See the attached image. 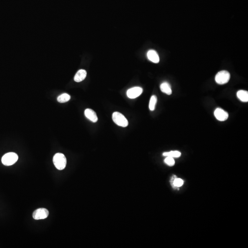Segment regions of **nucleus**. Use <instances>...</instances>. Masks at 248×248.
<instances>
[{"label":"nucleus","instance_id":"nucleus-8","mask_svg":"<svg viewBox=\"0 0 248 248\" xmlns=\"http://www.w3.org/2000/svg\"><path fill=\"white\" fill-rule=\"evenodd\" d=\"M85 115L86 117L92 122L95 123L98 120L97 115L94 111L90 109H87L85 111Z\"/></svg>","mask_w":248,"mask_h":248},{"label":"nucleus","instance_id":"nucleus-11","mask_svg":"<svg viewBox=\"0 0 248 248\" xmlns=\"http://www.w3.org/2000/svg\"><path fill=\"white\" fill-rule=\"evenodd\" d=\"M160 88L162 92L167 94L168 95H170L172 94V90H171V87L168 83L167 82L162 83L160 86Z\"/></svg>","mask_w":248,"mask_h":248},{"label":"nucleus","instance_id":"nucleus-17","mask_svg":"<svg viewBox=\"0 0 248 248\" xmlns=\"http://www.w3.org/2000/svg\"><path fill=\"white\" fill-rule=\"evenodd\" d=\"M164 163L170 167H172L175 164V162L174 159L172 157L167 156L164 160Z\"/></svg>","mask_w":248,"mask_h":248},{"label":"nucleus","instance_id":"nucleus-7","mask_svg":"<svg viewBox=\"0 0 248 248\" xmlns=\"http://www.w3.org/2000/svg\"><path fill=\"white\" fill-rule=\"evenodd\" d=\"M214 116L216 119L221 121H224L228 118V113L221 108H218L214 112Z\"/></svg>","mask_w":248,"mask_h":248},{"label":"nucleus","instance_id":"nucleus-3","mask_svg":"<svg viewBox=\"0 0 248 248\" xmlns=\"http://www.w3.org/2000/svg\"><path fill=\"white\" fill-rule=\"evenodd\" d=\"M230 76L229 72L226 70H222L216 75L215 81L219 85H224L229 81Z\"/></svg>","mask_w":248,"mask_h":248},{"label":"nucleus","instance_id":"nucleus-4","mask_svg":"<svg viewBox=\"0 0 248 248\" xmlns=\"http://www.w3.org/2000/svg\"><path fill=\"white\" fill-rule=\"evenodd\" d=\"M17 155L16 153L11 152L7 153L4 155L2 159V162L4 165L10 166L15 163L17 161Z\"/></svg>","mask_w":248,"mask_h":248},{"label":"nucleus","instance_id":"nucleus-9","mask_svg":"<svg viewBox=\"0 0 248 248\" xmlns=\"http://www.w3.org/2000/svg\"><path fill=\"white\" fill-rule=\"evenodd\" d=\"M147 57L148 59L153 63L157 64L160 62L159 55L155 50H149L147 53Z\"/></svg>","mask_w":248,"mask_h":248},{"label":"nucleus","instance_id":"nucleus-14","mask_svg":"<svg viewBox=\"0 0 248 248\" xmlns=\"http://www.w3.org/2000/svg\"><path fill=\"white\" fill-rule=\"evenodd\" d=\"M163 155L172 158H179L181 156V153L178 151H172L169 152H164L163 154Z\"/></svg>","mask_w":248,"mask_h":248},{"label":"nucleus","instance_id":"nucleus-5","mask_svg":"<svg viewBox=\"0 0 248 248\" xmlns=\"http://www.w3.org/2000/svg\"><path fill=\"white\" fill-rule=\"evenodd\" d=\"M49 215V211L45 208H40L37 209L33 212V218L36 220L44 219L46 218Z\"/></svg>","mask_w":248,"mask_h":248},{"label":"nucleus","instance_id":"nucleus-10","mask_svg":"<svg viewBox=\"0 0 248 248\" xmlns=\"http://www.w3.org/2000/svg\"><path fill=\"white\" fill-rule=\"evenodd\" d=\"M87 72L84 69H80L76 73L74 77V81L76 82H80L86 78Z\"/></svg>","mask_w":248,"mask_h":248},{"label":"nucleus","instance_id":"nucleus-12","mask_svg":"<svg viewBox=\"0 0 248 248\" xmlns=\"http://www.w3.org/2000/svg\"><path fill=\"white\" fill-rule=\"evenodd\" d=\"M237 97L242 102H247L248 101V92L246 91L240 90L237 93Z\"/></svg>","mask_w":248,"mask_h":248},{"label":"nucleus","instance_id":"nucleus-16","mask_svg":"<svg viewBox=\"0 0 248 248\" xmlns=\"http://www.w3.org/2000/svg\"><path fill=\"white\" fill-rule=\"evenodd\" d=\"M157 102V97L156 96L153 95L151 97L149 101V108L151 111H154Z\"/></svg>","mask_w":248,"mask_h":248},{"label":"nucleus","instance_id":"nucleus-1","mask_svg":"<svg viewBox=\"0 0 248 248\" xmlns=\"http://www.w3.org/2000/svg\"><path fill=\"white\" fill-rule=\"evenodd\" d=\"M53 162L56 168L59 170H63L65 168L67 160L64 154L57 153L53 158Z\"/></svg>","mask_w":248,"mask_h":248},{"label":"nucleus","instance_id":"nucleus-13","mask_svg":"<svg viewBox=\"0 0 248 248\" xmlns=\"http://www.w3.org/2000/svg\"><path fill=\"white\" fill-rule=\"evenodd\" d=\"M176 176H174L171 178V185L173 187H181L183 184V181L180 178H176Z\"/></svg>","mask_w":248,"mask_h":248},{"label":"nucleus","instance_id":"nucleus-6","mask_svg":"<svg viewBox=\"0 0 248 248\" xmlns=\"http://www.w3.org/2000/svg\"><path fill=\"white\" fill-rule=\"evenodd\" d=\"M143 89L140 87H134L128 90L127 91V96L131 99H134L141 95Z\"/></svg>","mask_w":248,"mask_h":248},{"label":"nucleus","instance_id":"nucleus-2","mask_svg":"<svg viewBox=\"0 0 248 248\" xmlns=\"http://www.w3.org/2000/svg\"><path fill=\"white\" fill-rule=\"evenodd\" d=\"M112 119L116 125L121 127H126L128 126V120L122 113L116 112L112 115Z\"/></svg>","mask_w":248,"mask_h":248},{"label":"nucleus","instance_id":"nucleus-15","mask_svg":"<svg viewBox=\"0 0 248 248\" xmlns=\"http://www.w3.org/2000/svg\"><path fill=\"white\" fill-rule=\"evenodd\" d=\"M70 99V96L67 94H64L58 97L57 100L59 103H65L69 101Z\"/></svg>","mask_w":248,"mask_h":248}]
</instances>
